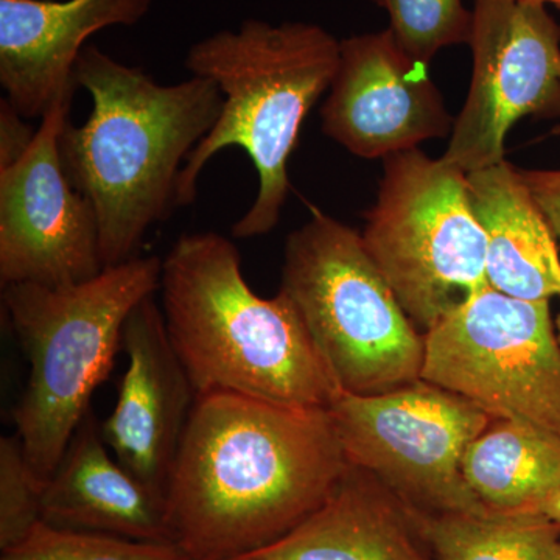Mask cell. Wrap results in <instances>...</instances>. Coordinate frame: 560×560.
I'll list each match as a JSON object with an SVG mask.
<instances>
[{"label": "cell", "mask_w": 560, "mask_h": 560, "mask_svg": "<svg viewBox=\"0 0 560 560\" xmlns=\"http://www.w3.org/2000/svg\"><path fill=\"white\" fill-rule=\"evenodd\" d=\"M348 466L329 410L198 394L165 490L173 544L191 560L268 547L318 510Z\"/></svg>", "instance_id": "6da1fadb"}, {"label": "cell", "mask_w": 560, "mask_h": 560, "mask_svg": "<svg viewBox=\"0 0 560 560\" xmlns=\"http://www.w3.org/2000/svg\"><path fill=\"white\" fill-rule=\"evenodd\" d=\"M75 83L92 109L80 127L66 121L61 161L94 208L103 265L113 267L138 257L147 232L178 208L180 171L219 120L223 94L202 77L158 83L97 46L81 51Z\"/></svg>", "instance_id": "7a4b0ae2"}, {"label": "cell", "mask_w": 560, "mask_h": 560, "mask_svg": "<svg viewBox=\"0 0 560 560\" xmlns=\"http://www.w3.org/2000/svg\"><path fill=\"white\" fill-rule=\"evenodd\" d=\"M162 313L198 394L232 393L329 410L342 393L285 294L261 298L237 246L190 232L162 260Z\"/></svg>", "instance_id": "3957f363"}, {"label": "cell", "mask_w": 560, "mask_h": 560, "mask_svg": "<svg viewBox=\"0 0 560 560\" xmlns=\"http://www.w3.org/2000/svg\"><path fill=\"white\" fill-rule=\"evenodd\" d=\"M341 40L308 22L248 20L237 31L213 33L190 47L187 70L212 80L223 94L219 120L191 151L178 180V208L194 205L198 179L220 151L248 154L259 189L232 226L234 238L270 234L290 191L289 161L302 125L340 66Z\"/></svg>", "instance_id": "277c9868"}, {"label": "cell", "mask_w": 560, "mask_h": 560, "mask_svg": "<svg viewBox=\"0 0 560 560\" xmlns=\"http://www.w3.org/2000/svg\"><path fill=\"white\" fill-rule=\"evenodd\" d=\"M162 260L135 257L70 285L11 283L2 302L28 357L27 385L13 410L16 436L46 482L61 463L92 394L124 348L132 311L161 289Z\"/></svg>", "instance_id": "5b68a950"}, {"label": "cell", "mask_w": 560, "mask_h": 560, "mask_svg": "<svg viewBox=\"0 0 560 560\" xmlns=\"http://www.w3.org/2000/svg\"><path fill=\"white\" fill-rule=\"evenodd\" d=\"M279 291L342 393L377 396L420 381L425 337L352 228L313 209L287 238Z\"/></svg>", "instance_id": "8992f818"}, {"label": "cell", "mask_w": 560, "mask_h": 560, "mask_svg": "<svg viewBox=\"0 0 560 560\" xmlns=\"http://www.w3.org/2000/svg\"><path fill=\"white\" fill-rule=\"evenodd\" d=\"M364 246L420 334L489 285L486 235L471 210L467 175L422 151L386 158Z\"/></svg>", "instance_id": "52a82bcc"}, {"label": "cell", "mask_w": 560, "mask_h": 560, "mask_svg": "<svg viewBox=\"0 0 560 560\" xmlns=\"http://www.w3.org/2000/svg\"><path fill=\"white\" fill-rule=\"evenodd\" d=\"M329 415L350 466L416 510H488L463 471L467 448L492 420L474 401L420 378L377 396L341 393Z\"/></svg>", "instance_id": "ba28073f"}, {"label": "cell", "mask_w": 560, "mask_h": 560, "mask_svg": "<svg viewBox=\"0 0 560 560\" xmlns=\"http://www.w3.org/2000/svg\"><path fill=\"white\" fill-rule=\"evenodd\" d=\"M423 337L422 381L466 397L492 418L560 436V346L550 301L486 287Z\"/></svg>", "instance_id": "9c48e42d"}, {"label": "cell", "mask_w": 560, "mask_h": 560, "mask_svg": "<svg viewBox=\"0 0 560 560\" xmlns=\"http://www.w3.org/2000/svg\"><path fill=\"white\" fill-rule=\"evenodd\" d=\"M474 75L442 160L469 173L504 161L526 116H560V25L541 3L475 0Z\"/></svg>", "instance_id": "30bf717a"}, {"label": "cell", "mask_w": 560, "mask_h": 560, "mask_svg": "<svg viewBox=\"0 0 560 560\" xmlns=\"http://www.w3.org/2000/svg\"><path fill=\"white\" fill-rule=\"evenodd\" d=\"M73 92L40 117L31 149L0 168V283L61 287L103 271L90 200L70 183L60 154Z\"/></svg>", "instance_id": "8fae6325"}, {"label": "cell", "mask_w": 560, "mask_h": 560, "mask_svg": "<svg viewBox=\"0 0 560 560\" xmlns=\"http://www.w3.org/2000/svg\"><path fill=\"white\" fill-rule=\"evenodd\" d=\"M393 32L341 40L340 66L320 108L323 131L364 160H386L453 131L444 97Z\"/></svg>", "instance_id": "7c38bea8"}, {"label": "cell", "mask_w": 560, "mask_h": 560, "mask_svg": "<svg viewBox=\"0 0 560 560\" xmlns=\"http://www.w3.org/2000/svg\"><path fill=\"white\" fill-rule=\"evenodd\" d=\"M124 349L128 366L103 440L121 466L165 495L197 390L154 296L132 311Z\"/></svg>", "instance_id": "4fadbf2b"}, {"label": "cell", "mask_w": 560, "mask_h": 560, "mask_svg": "<svg viewBox=\"0 0 560 560\" xmlns=\"http://www.w3.org/2000/svg\"><path fill=\"white\" fill-rule=\"evenodd\" d=\"M153 0H0V84L25 119L75 92V66L103 28L131 27Z\"/></svg>", "instance_id": "5bb4252c"}, {"label": "cell", "mask_w": 560, "mask_h": 560, "mask_svg": "<svg viewBox=\"0 0 560 560\" xmlns=\"http://www.w3.org/2000/svg\"><path fill=\"white\" fill-rule=\"evenodd\" d=\"M43 522L124 539L173 544L164 493L121 466L91 410L44 486Z\"/></svg>", "instance_id": "9a60e30c"}, {"label": "cell", "mask_w": 560, "mask_h": 560, "mask_svg": "<svg viewBox=\"0 0 560 560\" xmlns=\"http://www.w3.org/2000/svg\"><path fill=\"white\" fill-rule=\"evenodd\" d=\"M235 560H436L411 504L348 466L323 504L282 539Z\"/></svg>", "instance_id": "2e32d148"}, {"label": "cell", "mask_w": 560, "mask_h": 560, "mask_svg": "<svg viewBox=\"0 0 560 560\" xmlns=\"http://www.w3.org/2000/svg\"><path fill=\"white\" fill-rule=\"evenodd\" d=\"M471 210L486 235V275L500 293L525 301L560 296L558 238L521 171L503 161L469 173Z\"/></svg>", "instance_id": "e0dca14e"}, {"label": "cell", "mask_w": 560, "mask_h": 560, "mask_svg": "<svg viewBox=\"0 0 560 560\" xmlns=\"http://www.w3.org/2000/svg\"><path fill=\"white\" fill-rule=\"evenodd\" d=\"M489 510L537 511L560 490V436L523 420L492 418L463 460Z\"/></svg>", "instance_id": "ac0fdd59"}, {"label": "cell", "mask_w": 560, "mask_h": 560, "mask_svg": "<svg viewBox=\"0 0 560 560\" xmlns=\"http://www.w3.org/2000/svg\"><path fill=\"white\" fill-rule=\"evenodd\" d=\"M412 512L436 560H560V523L539 511Z\"/></svg>", "instance_id": "d6986e66"}, {"label": "cell", "mask_w": 560, "mask_h": 560, "mask_svg": "<svg viewBox=\"0 0 560 560\" xmlns=\"http://www.w3.org/2000/svg\"><path fill=\"white\" fill-rule=\"evenodd\" d=\"M0 560H191L178 545L60 528L40 522Z\"/></svg>", "instance_id": "ffe728a7"}, {"label": "cell", "mask_w": 560, "mask_h": 560, "mask_svg": "<svg viewBox=\"0 0 560 560\" xmlns=\"http://www.w3.org/2000/svg\"><path fill=\"white\" fill-rule=\"evenodd\" d=\"M389 14V31L415 60L430 65L445 47L469 44L474 11L463 0H371Z\"/></svg>", "instance_id": "44dd1931"}, {"label": "cell", "mask_w": 560, "mask_h": 560, "mask_svg": "<svg viewBox=\"0 0 560 560\" xmlns=\"http://www.w3.org/2000/svg\"><path fill=\"white\" fill-rule=\"evenodd\" d=\"M46 482L28 464L16 434L0 440V550L21 544L43 522Z\"/></svg>", "instance_id": "7402d4cb"}, {"label": "cell", "mask_w": 560, "mask_h": 560, "mask_svg": "<svg viewBox=\"0 0 560 560\" xmlns=\"http://www.w3.org/2000/svg\"><path fill=\"white\" fill-rule=\"evenodd\" d=\"M36 130L27 125L5 98L0 102V168L9 167L24 156L35 140Z\"/></svg>", "instance_id": "603a6c76"}, {"label": "cell", "mask_w": 560, "mask_h": 560, "mask_svg": "<svg viewBox=\"0 0 560 560\" xmlns=\"http://www.w3.org/2000/svg\"><path fill=\"white\" fill-rule=\"evenodd\" d=\"M530 197L560 242V171H521Z\"/></svg>", "instance_id": "cb8c5ba5"}, {"label": "cell", "mask_w": 560, "mask_h": 560, "mask_svg": "<svg viewBox=\"0 0 560 560\" xmlns=\"http://www.w3.org/2000/svg\"><path fill=\"white\" fill-rule=\"evenodd\" d=\"M537 511L541 512L544 515H547V517L551 518V521L560 523V490H558L556 493H552L550 499L545 500Z\"/></svg>", "instance_id": "d4e9b609"}, {"label": "cell", "mask_w": 560, "mask_h": 560, "mask_svg": "<svg viewBox=\"0 0 560 560\" xmlns=\"http://www.w3.org/2000/svg\"><path fill=\"white\" fill-rule=\"evenodd\" d=\"M515 2L541 3V5H545V3H555V5L560 7V0H515Z\"/></svg>", "instance_id": "484cf974"}, {"label": "cell", "mask_w": 560, "mask_h": 560, "mask_svg": "<svg viewBox=\"0 0 560 560\" xmlns=\"http://www.w3.org/2000/svg\"><path fill=\"white\" fill-rule=\"evenodd\" d=\"M556 337H558L559 346H560V312L558 319H556Z\"/></svg>", "instance_id": "4316f807"}]
</instances>
